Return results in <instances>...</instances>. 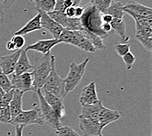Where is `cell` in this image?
<instances>
[{
	"label": "cell",
	"instance_id": "47",
	"mask_svg": "<svg viewBox=\"0 0 152 136\" xmlns=\"http://www.w3.org/2000/svg\"><path fill=\"white\" fill-rule=\"evenodd\" d=\"M5 91L2 89L1 87H0V100L2 98V97L4 96V95L5 94Z\"/></svg>",
	"mask_w": 152,
	"mask_h": 136
},
{
	"label": "cell",
	"instance_id": "27",
	"mask_svg": "<svg viewBox=\"0 0 152 136\" xmlns=\"http://www.w3.org/2000/svg\"><path fill=\"white\" fill-rule=\"evenodd\" d=\"M57 136H82L69 126H61L56 129Z\"/></svg>",
	"mask_w": 152,
	"mask_h": 136
},
{
	"label": "cell",
	"instance_id": "25",
	"mask_svg": "<svg viewBox=\"0 0 152 136\" xmlns=\"http://www.w3.org/2000/svg\"><path fill=\"white\" fill-rule=\"evenodd\" d=\"M47 14H48L54 20L56 21L57 23L61 25L63 28H66L69 17H68L66 15L64 12L58 11H53L52 12H48Z\"/></svg>",
	"mask_w": 152,
	"mask_h": 136
},
{
	"label": "cell",
	"instance_id": "20",
	"mask_svg": "<svg viewBox=\"0 0 152 136\" xmlns=\"http://www.w3.org/2000/svg\"><path fill=\"white\" fill-rule=\"evenodd\" d=\"M24 94V93L23 92L15 90L13 98L9 105L12 120L23 111V99Z\"/></svg>",
	"mask_w": 152,
	"mask_h": 136
},
{
	"label": "cell",
	"instance_id": "39",
	"mask_svg": "<svg viewBox=\"0 0 152 136\" xmlns=\"http://www.w3.org/2000/svg\"><path fill=\"white\" fill-rule=\"evenodd\" d=\"M64 13L69 18H75V7H70L67 8L66 9Z\"/></svg>",
	"mask_w": 152,
	"mask_h": 136
},
{
	"label": "cell",
	"instance_id": "17",
	"mask_svg": "<svg viewBox=\"0 0 152 136\" xmlns=\"http://www.w3.org/2000/svg\"><path fill=\"white\" fill-rule=\"evenodd\" d=\"M104 105L102 102L100 100L93 104L81 105V113L79 116L84 118L97 120L98 121L100 113Z\"/></svg>",
	"mask_w": 152,
	"mask_h": 136
},
{
	"label": "cell",
	"instance_id": "14",
	"mask_svg": "<svg viewBox=\"0 0 152 136\" xmlns=\"http://www.w3.org/2000/svg\"><path fill=\"white\" fill-rule=\"evenodd\" d=\"M42 92L47 103L55 111L56 115L61 119L64 117L66 112L63 100L60 99L59 97L55 96L54 94L49 92L43 90H42Z\"/></svg>",
	"mask_w": 152,
	"mask_h": 136
},
{
	"label": "cell",
	"instance_id": "37",
	"mask_svg": "<svg viewBox=\"0 0 152 136\" xmlns=\"http://www.w3.org/2000/svg\"><path fill=\"white\" fill-rule=\"evenodd\" d=\"M11 41L13 43L17 50L22 49L25 45V42H26L23 36H20V35H14Z\"/></svg>",
	"mask_w": 152,
	"mask_h": 136
},
{
	"label": "cell",
	"instance_id": "51",
	"mask_svg": "<svg viewBox=\"0 0 152 136\" xmlns=\"http://www.w3.org/2000/svg\"><path fill=\"white\" fill-rule=\"evenodd\" d=\"M55 1H56V0H55Z\"/></svg>",
	"mask_w": 152,
	"mask_h": 136
},
{
	"label": "cell",
	"instance_id": "15",
	"mask_svg": "<svg viewBox=\"0 0 152 136\" xmlns=\"http://www.w3.org/2000/svg\"><path fill=\"white\" fill-rule=\"evenodd\" d=\"M69 45L77 47V48L83 50L85 52L93 53L96 51L93 45L85 38L78 31H72V36L69 41Z\"/></svg>",
	"mask_w": 152,
	"mask_h": 136
},
{
	"label": "cell",
	"instance_id": "31",
	"mask_svg": "<svg viewBox=\"0 0 152 136\" xmlns=\"http://www.w3.org/2000/svg\"><path fill=\"white\" fill-rule=\"evenodd\" d=\"M132 18H133L136 23H138L142 26L151 28L152 26V15L149 17H142L135 15H129Z\"/></svg>",
	"mask_w": 152,
	"mask_h": 136
},
{
	"label": "cell",
	"instance_id": "50",
	"mask_svg": "<svg viewBox=\"0 0 152 136\" xmlns=\"http://www.w3.org/2000/svg\"><path fill=\"white\" fill-rule=\"evenodd\" d=\"M31 1H34V0H31Z\"/></svg>",
	"mask_w": 152,
	"mask_h": 136
},
{
	"label": "cell",
	"instance_id": "28",
	"mask_svg": "<svg viewBox=\"0 0 152 136\" xmlns=\"http://www.w3.org/2000/svg\"><path fill=\"white\" fill-rule=\"evenodd\" d=\"M82 28H83V26H82L80 18H68L67 24L64 29L70 31H79Z\"/></svg>",
	"mask_w": 152,
	"mask_h": 136
},
{
	"label": "cell",
	"instance_id": "32",
	"mask_svg": "<svg viewBox=\"0 0 152 136\" xmlns=\"http://www.w3.org/2000/svg\"><path fill=\"white\" fill-rule=\"evenodd\" d=\"M11 121L12 116L9 106L1 107V109H0V122L9 124Z\"/></svg>",
	"mask_w": 152,
	"mask_h": 136
},
{
	"label": "cell",
	"instance_id": "49",
	"mask_svg": "<svg viewBox=\"0 0 152 136\" xmlns=\"http://www.w3.org/2000/svg\"><path fill=\"white\" fill-rule=\"evenodd\" d=\"M0 109H1V106H0Z\"/></svg>",
	"mask_w": 152,
	"mask_h": 136
},
{
	"label": "cell",
	"instance_id": "11",
	"mask_svg": "<svg viewBox=\"0 0 152 136\" xmlns=\"http://www.w3.org/2000/svg\"><path fill=\"white\" fill-rule=\"evenodd\" d=\"M61 43L58 39H43L39 40L31 45H28L24 50L26 51L28 50H34L37 52L42 54L43 55H45L47 54L50 53L54 47L58 44Z\"/></svg>",
	"mask_w": 152,
	"mask_h": 136
},
{
	"label": "cell",
	"instance_id": "29",
	"mask_svg": "<svg viewBox=\"0 0 152 136\" xmlns=\"http://www.w3.org/2000/svg\"><path fill=\"white\" fill-rule=\"evenodd\" d=\"M0 87H1L5 92H8L12 89L11 81L7 75H5L0 69Z\"/></svg>",
	"mask_w": 152,
	"mask_h": 136
},
{
	"label": "cell",
	"instance_id": "21",
	"mask_svg": "<svg viewBox=\"0 0 152 136\" xmlns=\"http://www.w3.org/2000/svg\"><path fill=\"white\" fill-rule=\"evenodd\" d=\"M78 31L85 38H86L88 41L93 45L96 50H103L106 49V46L104 44L102 39L99 36H97L96 34L93 33L92 31L84 28Z\"/></svg>",
	"mask_w": 152,
	"mask_h": 136
},
{
	"label": "cell",
	"instance_id": "35",
	"mask_svg": "<svg viewBox=\"0 0 152 136\" xmlns=\"http://www.w3.org/2000/svg\"><path fill=\"white\" fill-rule=\"evenodd\" d=\"M122 58L126 65V68L128 70H130V69H132L133 64H134L136 60H137L136 57L133 55L132 53L131 52L126 53L125 55L122 57Z\"/></svg>",
	"mask_w": 152,
	"mask_h": 136
},
{
	"label": "cell",
	"instance_id": "16",
	"mask_svg": "<svg viewBox=\"0 0 152 136\" xmlns=\"http://www.w3.org/2000/svg\"><path fill=\"white\" fill-rule=\"evenodd\" d=\"M121 117V114L116 110H112L103 107L100 113L98 121L104 129L106 126L115 122Z\"/></svg>",
	"mask_w": 152,
	"mask_h": 136
},
{
	"label": "cell",
	"instance_id": "4",
	"mask_svg": "<svg viewBox=\"0 0 152 136\" xmlns=\"http://www.w3.org/2000/svg\"><path fill=\"white\" fill-rule=\"evenodd\" d=\"M42 90L49 92L62 100L66 97L64 79L60 77L57 73L55 69V63L53 64L52 70L46 79Z\"/></svg>",
	"mask_w": 152,
	"mask_h": 136
},
{
	"label": "cell",
	"instance_id": "41",
	"mask_svg": "<svg viewBox=\"0 0 152 136\" xmlns=\"http://www.w3.org/2000/svg\"><path fill=\"white\" fill-rule=\"evenodd\" d=\"M113 18L109 14H102V20L103 23H109L110 24L111 22L112 21Z\"/></svg>",
	"mask_w": 152,
	"mask_h": 136
},
{
	"label": "cell",
	"instance_id": "10",
	"mask_svg": "<svg viewBox=\"0 0 152 136\" xmlns=\"http://www.w3.org/2000/svg\"><path fill=\"white\" fill-rule=\"evenodd\" d=\"M21 49H19L10 55L0 57V69L5 75L13 73Z\"/></svg>",
	"mask_w": 152,
	"mask_h": 136
},
{
	"label": "cell",
	"instance_id": "42",
	"mask_svg": "<svg viewBox=\"0 0 152 136\" xmlns=\"http://www.w3.org/2000/svg\"><path fill=\"white\" fill-rule=\"evenodd\" d=\"M24 128L23 125H15V136H23Z\"/></svg>",
	"mask_w": 152,
	"mask_h": 136
},
{
	"label": "cell",
	"instance_id": "45",
	"mask_svg": "<svg viewBox=\"0 0 152 136\" xmlns=\"http://www.w3.org/2000/svg\"><path fill=\"white\" fill-rule=\"evenodd\" d=\"M4 18H5V12L4 11L0 9V26L4 23Z\"/></svg>",
	"mask_w": 152,
	"mask_h": 136
},
{
	"label": "cell",
	"instance_id": "24",
	"mask_svg": "<svg viewBox=\"0 0 152 136\" xmlns=\"http://www.w3.org/2000/svg\"><path fill=\"white\" fill-rule=\"evenodd\" d=\"M36 9L41 10L45 12H52L55 10L56 1L55 0H34Z\"/></svg>",
	"mask_w": 152,
	"mask_h": 136
},
{
	"label": "cell",
	"instance_id": "13",
	"mask_svg": "<svg viewBox=\"0 0 152 136\" xmlns=\"http://www.w3.org/2000/svg\"><path fill=\"white\" fill-rule=\"evenodd\" d=\"M99 100L94 82H91L83 87L80 96V103L81 105L93 104Z\"/></svg>",
	"mask_w": 152,
	"mask_h": 136
},
{
	"label": "cell",
	"instance_id": "38",
	"mask_svg": "<svg viewBox=\"0 0 152 136\" xmlns=\"http://www.w3.org/2000/svg\"><path fill=\"white\" fill-rule=\"evenodd\" d=\"M17 0H0V9L7 10L10 9Z\"/></svg>",
	"mask_w": 152,
	"mask_h": 136
},
{
	"label": "cell",
	"instance_id": "12",
	"mask_svg": "<svg viewBox=\"0 0 152 136\" xmlns=\"http://www.w3.org/2000/svg\"><path fill=\"white\" fill-rule=\"evenodd\" d=\"M123 10L128 15H135L142 17H149L152 15L151 8L146 7L139 3L131 0L123 6Z\"/></svg>",
	"mask_w": 152,
	"mask_h": 136
},
{
	"label": "cell",
	"instance_id": "48",
	"mask_svg": "<svg viewBox=\"0 0 152 136\" xmlns=\"http://www.w3.org/2000/svg\"><path fill=\"white\" fill-rule=\"evenodd\" d=\"M97 136H103V135L101 134H100V135H97Z\"/></svg>",
	"mask_w": 152,
	"mask_h": 136
},
{
	"label": "cell",
	"instance_id": "36",
	"mask_svg": "<svg viewBox=\"0 0 152 136\" xmlns=\"http://www.w3.org/2000/svg\"><path fill=\"white\" fill-rule=\"evenodd\" d=\"M15 90L12 89L8 92H5L2 97V98L0 100V106L1 107H6L9 106V103L11 102V100L13 98Z\"/></svg>",
	"mask_w": 152,
	"mask_h": 136
},
{
	"label": "cell",
	"instance_id": "26",
	"mask_svg": "<svg viewBox=\"0 0 152 136\" xmlns=\"http://www.w3.org/2000/svg\"><path fill=\"white\" fill-rule=\"evenodd\" d=\"M113 1V0H91V5L102 14L105 13Z\"/></svg>",
	"mask_w": 152,
	"mask_h": 136
},
{
	"label": "cell",
	"instance_id": "46",
	"mask_svg": "<svg viewBox=\"0 0 152 136\" xmlns=\"http://www.w3.org/2000/svg\"><path fill=\"white\" fill-rule=\"evenodd\" d=\"M74 3V7H77V6H80V4L81 3V1H83V0H72Z\"/></svg>",
	"mask_w": 152,
	"mask_h": 136
},
{
	"label": "cell",
	"instance_id": "18",
	"mask_svg": "<svg viewBox=\"0 0 152 136\" xmlns=\"http://www.w3.org/2000/svg\"><path fill=\"white\" fill-rule=\"evenodd\" d=\"M42 29V27L41 26V15L39 12H37V14L28 21L24 26L22 27L20 30L16 31L15 35L24 36V35Z\"/></svg>",
	"mask_w": 152,
	"mask_h": 136
},
{
	"label": "cell",
	"instance_id": "19",
	"mask_svg": "<svg viewBox=\"0 0 152 136\" xmlns=\"http://www.w3.org/2000/svg\"><path fill=\"white\" fill-rule=\"evenodd\" d=\"M34 66L31 64L30 60L27 55V52L24 49H21V52L20 56L16 65L15 69V75H20L24 73L28 72L30 69H33Z\"/></svg>",
	"mask_w": 152,
	"mask_h": 136
},
{
	"label": "cell",
	"instance_id": "1",
	"mask_svg": "<svg viewBox=\"0 0 152 136\" xmlns=\"http://www.w3.org/2000/svg\"><path fill=\"white\" fill-rule=\"evenodd\" d=\"M54 63H55V56L50 53L43 55V57L36 60L33 70V87L36 91L42 89L46 79L52 70Z\"/></svg>",
	"mask_w": 152,
	"mask_h": 136
},
{
	"label": "cell",
	"instance_id": "23",
	"mask_svg": "<svg viewBox=\"0 0 152 136\" xmlns=\"http://www.w3.org/2000/svg\"><path fill=\"white\" fill-rule=\"evenodd\" d=\"M123 5L121 2L113 1L107 9L105 13L110 15L113 18L123 19L125 15V12L123 10Z\"/></svg>",
	"mask_w": 152,
	"mask_h": 136
},
{
	"label": "cell",
	"instance_id": "33",
	"mask_svg": "<svg viewBox=\"0 0 152 136\" xmlns=\"http://www.w3.org/2000/svg\"><path fill=\"white\" fill-rule=\"evenodd\" d=\"M130 47L131 45L129 43H118L114 46V49L119 56L123 57L130 52Z\"/></svg>",
	"mask_w": 152,
	"mask_h": 136
},
{
	"label": "cell",
	"instance_id": "34",
	"mask_svg": "<svg viewBox=\"0 0 152 136\" xmlns=\"http://www.w3.org/2000/svg\"><path fill=\"white\" fill-rule=\"evenodd\" d=\"M138 41L142 46L144 48L149 51L150 52H151L152 46V37H136Z\"/></svg>",
	"mask_w": 152,
	"mask_h": 136
},
{
	"label": "cell",
	"instance_id": "2",
	"mask_svg": "<svg viewBox=\"0 0 152 136\" xmlns=\"http://www.w3.org/2000/svg\"><path fill=\"white\" fill-rule=\"evenodd\" d=\"M80 18L83 28L96 34L102 39H106L109 36L108 33L102 30V13L94 6L91 5L85 9L83 15Z\"/></svg>",
	"mask_w": 152,
	"mask_h": 136
},
{
	"label": "cell",
	"instance_id": "7",
	"mask_svg": "<svg viewBox=\"0 0 152 136\" xmlns=\"http://www.w3.org/2000/svg\"><path fill=\"white\" fill-rule=\"evenodd\" d=\"M33 72H26L20 75L12 73L11 84L12 89L25 93L29 91H36L33 87Z\"/></svg>",
	"mask_w": 152,
	"mask_h": 136
},
{
	"label": "cell",
	"instance_id": "3",
	"mask_svg": "<svg viewBox=\"0 0 152 136\" xmlns=\"http://www.w3.org/2000/svg\"><path fill=\"white\" fill-rule=\"evenodd\" d=\"M89 60V58H87L80 64H76L75 62L71 63L68 73L64 79L65 94L66 96L68 93L74 90L80 84Z\"/></svg>",
	"mask_w": 152,
	"mask_h": 136
},
{
	"label": "cell",
	"instance_id": "5",
	"mask_svg": "<svg viewBox=\"0 0 152 136\" xmlns=\"http://www.w3.org/2000/svg\"><path fill=\"white\" fill-rule=\"evenodd\" d=\"M36 92L38 100H39V110L44 123H45V124L48 125L54 129H58L62 126L61 119L56 115V113L52 107L47 103L43 97L42 90L38 89Z\"/></svg>",
	"mask_w": 152,
	"mask_h": 136
},
{
	"label": "cell",
	"instance_id": "44",
	"mask_svg": "<svg viewBox=\"0 0 152 136\" xmlns=\"http://www.w3.org/2000/svg\"><path fill=\"white\" fill-rule=\"evenodd\" d=\"M112 29V26H111L110 24H109V23H103L102 24V30L104 31V32L108 33L109 31H110Z\"/></svg>",
	"mask_w": 152,
	"mask_h": 136
},
{
	"label": "cell",
	"instance_id": "9",
	"mask_svg": "<svg viewBox=\"0 0 152 136\" xmlns=\"http://www.w3.org/2000/svg\"><path fill=\"white\" fill-rule=\"evenodd\" d=\"M36 11L41 15V26L42 28H45L54 39H58L64 28L54 20L47 12L38 9H36Z\"/></svg>",
	"mask_w": 152,
	"mask_h": 136
},
{
	"label": "cell",
	"instance_id": "30",
	"mask_svg": "<svg viewBox=\"0 0 152 136\" xmlns=\"http://www.w3.org/2000/svg\"><path fill=\"white\" fill-rule=\"evenodd\" d=\"M136 36L135 37H152V30L151 28L142 26L136 23Z\"/></svg>",
	"mask_w": 152,
	"mask_h": 136
},
{
	"label": "cell",
	"instance_id": "22",
	"mask_svg": "<svg viewBox=\"0 0 152 136\" xmlns=\"http://www.w3.org/2000/svg\"><path fill=\"white\" fill-rule=\"evenodd\" d=\"M112 29L115 30V33L119 35V37L123 40H126L127 37L126 36V24L123 19L113 18L110 23Z\"/></svg>",
	"mask_w": 152,
	"mask_h": 136
},
{
	"label": "cell",
	"instance_id": "8",
	"mask_svg": "<svg viewBox=\"0 0 152 136\" xmlns=\"http://www.w3.org/2000/svg\"><path fill=\"white\" fill-rule=\"evenodd\" d=\"M79 127L83 136H97L102 134L103 128L97 120H93L79 116Z\"/></svg>",
	"mask_w": 152,
	"mask_h": 136
},
{
	"label": "cell",
	"instance_id": "6",
	"mask_svg": "<svg viewBox=\"0 0 152 136\" xmlns=\"http://www.w3.org/2000/svg\"><path fill=\"white\" fill-rule=\"evenodd\" d=\"M9 124L12 125H23L24 126L31 124L45 125L39 108L22 111L12 120Z\"/></svg>",
	"mask_w": 152,
	"mask_h": 136
},
{
	"label": "cell",
	"instance_id": "43",
	"mask_svg": "<svg viewBox=\"0 0 152 136\" xmlns=\"http://www.w3.org/2000/svg\"><path fill=\"white\" fill-rule=\"evenodd\" d=\"M6 49H7L9 51H14V50H17L16 49L15 45L11 41H8L6 43Z\"/></svg>",
	"mask_w": 152,
	"mask_h": 136
},
{
	"label": "cell",
	"instance_id": "40",
	"mask_svg": "<svg viewBox=\"0 0 152 136\" xmlns=\"http://www.w3.org/2000/svg\"><path fill=\"white\" fill-rule=\"evenodd\" d=\"M84 8L81 6H77L75 7V18H80L84 12Z\"/></svg>",
	"mask_w": 152,
	"mask_h": 136
}]
</instances>
